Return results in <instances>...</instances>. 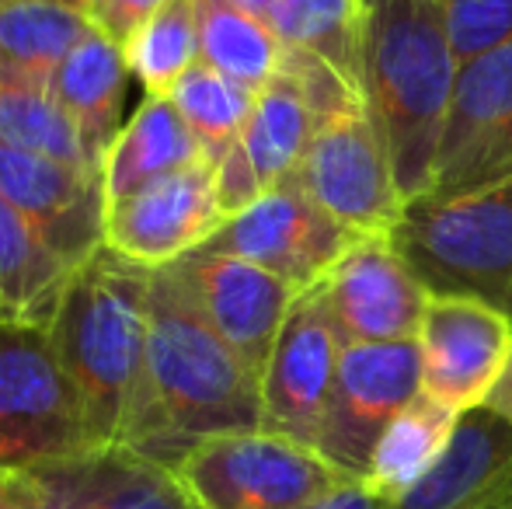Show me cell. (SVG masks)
<instances>
[{
	"mask_svg": "<svg viewBox=\"0 0 512 509\" xmlns=\"http://www.w3.org/2000/svg\"><path fill=\"white\" fill-rule=\"evenodd\" d=\"M262 429V381L196 304L175 265L150 272L147 346L122 443L175 464L216 433Z\"/></svg>",
	"mask_w": 512,
	"mask_h": 509,
	"instance_id": "1",
	"label": "cell"
},
{
	"mask_svg": "<svg viewBox=\"0 0 512 509\" xmlns=\"http://www.w3.org/2000/svg\"><path fill=\"white\" fill-rule=\"evenodd\" d=\"M457 70L436 0H366L363 102L387 143L405 206L436 182Z\"/></svg>",
	"mask_w": 512,
	"mask_h": 509,
	"instance_id": "2",
	"label": "cell"
},
{
	"mask_svg": "<svg viewBox=\"0 0 512 509\" xmlns=\"http://www.w3.org/2000/svg\"><path fill=\"white\" fill-rule=\"evenodd\" d=\"M150 272L102 248L70 276L49 339L88 412L95 443H122L143 346H147Z\"/></svg>",
	"mask_w": 512,
	"mask_h": 509,
	"instance_id": "3",
	"label": "cell"
},
{
	"mask_svg": "<svg viewBox=\"0 0 512 509\" xmlns=\"http://www.w3.org/2000/svg\"><path fill=\"white\" fill-rule=\"evenodd\" d=\"M391 245L432 297H471L512 318V175L411 199Z\"/></svg>",
	"mask_w": 512,
	"mask_h": 509,
	"instance_id": "4",
	"label": "cell"
},
{
	"mask_svg": "<svg viewBox=\"0 0 512 509\" xmlns=\"http://www.w3.org/2000/svg\"><path fill=\"white\" fill-rule=\"evenodd\" d=\"M171 468L203 509H304L356 482L317 447L269 429L206 436Z\"/></svg>",
	"mask_w": 512,
	"mask_h": 509,
	"instance_id": "5",
	"label": "cell"
},
{
	"mask_svg": "<svg viewBox=\"0 0 512 509\" xmlns=\"http://www.w3.org/2000/svg\"><path fill=\"white\" fill-rule=\"evenodd\" d=\"M98 447L74 381L46 325L0 321V468L74 457Z\"/></svg>",
	"mask_w": 512,
	"mask_h": 509,
	"instance_id": "6",
	"label": "cell"
},
{
	"mask_svg": "<svg viewBox=\"0 0 512 509\" xmlns=\"http://www.w3.org/2000/svg\"><path fill=\"white\" fill-rule=\"evenodd\" d=\"M297 178L324 213L359 238H391L405 213L387 143L363 98H349L317 123Z\"/></svg>",
	"mask_w": 512,
	"mask_h": 509,
	"instance_id": "7",
	"label": "cell"
},
{
	"mask_svg": "<svg viewBox=\"0 0 512 509\" xmlns=\"http://www.w3.org/2000/svg\"><path fill=\"white\" fill-rule=\"evenodd\" d=\"M422 394V346L408 342H352L342 346L328 415H324L317 450L363 482L370 457L391 419Z\"/></svg>",
	"mask_w": 512,
	"mask_h": 509,
	"instance_id": "8",
	"label": "cell"
},
{
	"mask_svg": "<svg viewBox=\"0 0 512 509\" xmlns=\"http://www.w3.org/2000/svg\"><path fill=\"white\" fill-rule=\"evenodd\" d=\"M359 241L349 227L310 199L297 175L272 185L248 210L234 213L203 248L248 258L283 276L297 290L317 286Z\"/></svg>",
	"mask_w": 512,
	"mask_h": 509,
	"instance_id": "9",
	"label": "cell"
},
{
	"mask_svg": "<svg viewBox=\"0 0 512 509\" xmlns=\"http://www.w3.org/2000/svg\"><path fill=\"white\" fill-rule=\"evenodd\" d=\"M0 192L70 269H81L105 248L108 196L98 168L0 140Z\"/></svg>",
	"mask_w": 512,
	"mask_h": 509,
	"instance_id": "10",
	"label": "cell"
},
{
	"mask_svg": "<svg viewBox=\"0 0 512 509\" xmlns=\"http://www.w3.org/2000/svg\"><path fill=\"white\" fill-rule=\"evenodd\" d=\"M506 175H512V39L457 70L432 192L485 189Z\"/></svg>",
	"mask_w": 512,
	"mask_h": 509,
	"instance_id": "11",
	"label": "cell"
},
{
	"mask_svg": "<svg viewBox=\"0 0 512 509\" xmlns=\"http://www.w3.org/2000/svg\"><path fill=\"white\" fill-rule=\"evenodd\" d=\"M317 123L321 112L310 95V84L286 56L279 74L255 95V109L237 143L220 157V164H213L216 196L227 220L248 210L272 185L297 175Z\"/></svg>",
	"mask_w": 512,
	"mask_h": 509,
	"instance_id": "12",
	"label": "cell"
},
{
	"mask_svg": "<svg viewBox=\"0 0 512 509\" xmlns=\"http://www.w3.org/2000/svg\"><path fill=\"white\" fill-rule=\"evenodd\" d=\"M338 360L342 335L331 321L321 286H310L293 304L262 374V429L317 447Z\"/></svg>",
	"mask_w": 512,
	"mask_h": 509,
	"instance_id": "13",
	"label": "cell"
},
{
	"mask_svg": "<svg viewBox=\"0 0 512 509\" xmlns=\"http://www.w3.org/2000/svg\"><path fill=\"white\" fill-rule=\"evenodd\" d=\"M223 224L227 213L216 196V168L203 161L108 203L105 248L143 269H164L203 248Z\"/></svg>",
	"mask_w": 512,
	"mask_h": 509,
	"instance_id": "14",
	"label": "cell"
},
{
	"mask_svg": "<svg viewBox=\"0 0 512 509\" xmlns=\"http://www.w3.org/2000/svg\"><path fill=\"white\" fill-rule=\"evenodd\" d=\"M317 286L342 346L408 342L422 335L432 293L398 255L391 238H359Z\"/></svg>",
	"mask_w": 512,
	"mask_h": 509,
	"instance_id": "15",
	"label": "cell"
},
{
	"mask_svg": "<svg viewBox=\"0 0 512 509\" xmlns=\"http://www.w3.org/2000/svg\"><path fill=\"white\" fill-rule=\"evenodd\" d=\"M422 391L453 412L481 408L512 353V318L471 297H432L422 321Z\"/></svg>",
	"mask_w": 512,
	"mask_h": 509,
	"instance_id": "16",
	"label": "cell"
},
{
	"mask_svg": "<svg viewBox=\"0 0 512 509\" xmlns=\"http://www.w3.org/2000/svg\"><path fill=\"white\" fill-rule=\"evenodd\" d=\"M175 269L216 332L262 381L279 332L304 290L248 258L209 248H196L182 262H175Z\"/></svg>",
	"mask_w": 512,
	"mask_h": 509,
	"instance_id": "17",
	"label": "cell"
},
{
	"mask_svg": "<svg viewBox=\"0 0 512 509\" xmlns=\"http://www.w3.org/2000/svg\"><path fill=\"white\" fill-rule=\"evenodd\" d=\"M42 509H203L175 468L126 443H102L25 471Z\"/></svg>",
	"mask_w": 512,
	"mask_h": 509,
	"instance_id": "18",
	"label": "cell"
},
{
	"mask_svg": "<svg viewBox=\"0 0 512 509\" xmlns=\"http://www.w3.org/2000/svg\"><path fill=\"white\" fill-rule=\"evenodd\" d=\"M384 509H512V426L485 405L464 412L436 468Z\"/></svg>",
	"mask_w": 512,
	"mask_h": 509,
	"instance_id": "19",
	"label": "cell"
},
{
	"mask_svg": "<svg viewBox=\"0 0 512 509\" xmlns=\"http://www.w3.org/2000/svg\"><path fill=\"white\" fill-rule=\"evenodd\" d=\"M206 150L168 95H143L140 109L108 143L102 178L108 203H119L168 175L203 164Z\"/></svg>",
	"mask_w": 512,
	"mask_h": 509,
	"instance_id": "20",
	"label": "cell"
},
{
	"mask_svg": "<svg viewBox=\"0 0 512 509\" xmlns=\"http://www.w3.org/2000/svg\"><path fill=\"white\" fill-rule=\"evenodd\" d=\"M129 74L133 70H129L126 49L91 28L49 77L56 102L74 119L98 161L105 157L108 143L119 136V129L126 126L122 105H126Z\"/></svg>",
	"mask_w": 512,
	"mask_h": 509,
	"instance_id": "21",
	"label": "cell"
},
{
	"mask_svg": "<svg viewBox=\"0 0 512 509\" xmlns=\"http://www.w3.org/2000/svg\"><path fill=\"white\" fill-rule=\"evenodd\" d=\"M457 422L460 412L429 398L425 391L411 398L377 440L370 471L363 478L366 492L384 506L405 496L411 485H418L439 464L457 433Z\"/></svg>",
	"mask_w": 512,
	"mask_h": 509,
	"instance_id": "22",
	"label": "cell"
},
{
	"mask_svg": "<svg viewBox=\"0 0 512 509\" xmlns=\"http://www.w3.org/2000/svg\"><path fill=\"white\" fill-rule=\"evenodd\" d=\"M74 272L0 192V321L49 328Z\"/></svg>",
	"mask_w": 512,
	"mask_h": 509,
	"instance_id": "23",
	"label": "cell"
},
{
	"mask_svg": "<svg viewBox=\"0 0 512 509\" xmlns=\"http://www.w3.org/2000/svg\"><path fill=\"white\" fill-rule=\"evenodd\" d=\"M265 25L283 49L324 60L363 95L366 0H272Z\"/></svg>",
	"mask_w": 512,
	"mask_h": 509,
	"instance_id": "24",
	"label": "cell"
},
{
	"mask_svg": "<svg viewBox=\"0 0 512 509\" xmlns=\"http://www.w3.org/2000/svg\"><path fill=\"white\" fill-rule=\"evenodd\" d=\"M0 140L102 171V161L91 154L81 129L56 102L49 81L25 74L4 60H0Z\"/></svg>",
	"mask_w": 512,
	"mask_h": 509,
	"instance_id": "25",
	"label": "cell"
},
{
	"mask_svg": "<svg viewBox=\"0 0 512 509\" xmlns=\"http://www.w3.org/2000/svg\"><path fill=\"white\" fill-rule=\"evenodd\" d=\"M196 11L199 60L251 91H262L279 74L286 49L265 18L237 7L234 0H196Z\"/></svg>",
	"mask_w": 512,
	"mask_h": 509,
	"instance_id": "26",
	"label": "cell"
},
{
	"mask_svg": "<svg viewBox=\"0 0 512 509\" xmlns=\"http://www.w3.org/2000/svg\"><path fill=\"white\" fill-rule=\"evenodd\" d=\"M91 28L84 11L53 0H0V60L49 81Z\"/></svg>",
	"mask_w": 512,
	"mask_h": 509,
	"instance_id": "27",
	"label": "cell"
},
{
	"mask_svg": "<svg viewBox=\"0 0 512 509\" xmlns=\"http://www.w3.org/2000/svg\"><path fill=\"white\" fill-rule=\"evenodd\" d=\"M255 95L258 91L230 81L227 74H220L203 60L192 63L168 91L175 109L182 112V119L203 143L209 164H220V157L237 143L251 109H255Z\"/></svg>",
	"mask_w": 512,
	"mask_h": 509,
	"instance_id": "28",
	"label": "cell"
},
{
	"mask_svg": "<svg viewBox=\"0 0 512 509\" xmlns=\"http://www.w3.org/2000/svg\"><path fill=\"white\" fill-rule=\"evenodd\" d=\"M129 70L143 84V95H168L178 77L199 63V11L196 0H168L126 46Z\"/></svg>",
	"mask_w": 512,
	"mask_h": 509,
	"instance_id": "29",
	"label": "cell"
},
{
	"mask_svg": "<svg viewBox=\"0 0 512 509\" xmlns=\"http://www.w3.org/2000/svg\"><path fill=\"white\" fill-rule=\"evenodd\" d=\"M436 4L443 11L460 67L512 39V0H436Z\"/></svg>",
	"mask_w": 512,
	"mask_h": 509,
	"instance_id": "30",
	"label": "cell"
},
{
	"mask_svg": "<svg viewBox=\"0 0 512 509\" xmlns=\"http://www.w3.org/2000/svg\"><path fill=\"white\" fill-rule=\"evenodd\" d=\"M168 0H91L88 18L95 25V32H102L105 39H112L115 46L126 49L136 39L143 25L154 18Z\"/></svg>",
	"mask_w": 512,
	"mask_h": 509,
	"instance_id": "31",
	"label": "cell"
},
{
	"mask_svg": "<svg viewBox=\"0 0 512 509\" xmlns=\"http://www.w3.org/2000/svg\"><path fill=\"white\" fill-rule=\"evenodd\" d=\"M0 509H42L25 471L0 468Z\"/></svg>",
	"mask_w": 512,
	"mask_h": 509,
	"instance_id": "32",
	"label": "cell"
},
{
	"mask_svg": "<svg viewBox=\"0 0 512 509\" xmlns=\"http://www.w3.org/2000/svg\"><path fill=\"white\" fill-rule=\"evenodd\" d=\"M304 509H384V503H377V499L366 492L363 482H349V485H342V489L331 492V496L317 499V503H310Z\"/></svg>",
	"mask_w": 512,
	"mask_h": 509,
	"instance_id": "33",
	"label": "cell"
},
{
	"mask_svg": "<svg viewBox=\"0 0 512 509\" xmlns=\"http://www.w3.org/2000/svg\"><path fill=\"white\" fill-rule=\"evenodd\" d=\"M485 408L499 415V419H506L509 426H512V353H509V360H506V370H502L499 384H495L492 394H488Z\"/></svg>",
	"mask_w": 512,
	"mask_h": 509,
	"instance_id": "34",
	"label": "cell"
},
{
	"mask_svg": "<svg viewBox=\"0 0 512 509\" xmlns=\"http://www.w3.org/2000/svg\"><path fill=\"white\" fill-rule=\"evenodd\" d=\"M234 4L244 7V11H251V14H258V18H265L269 7H272V0H234Z\"/></svg>",
	"mask_w": 512,
	"mask_h": 509,
	"instance_id": "35",
	"label": "cell"
},
{
	"mask_svg": "<svg viewBox=\"0 0 512 509\" xmlns=\"http://www.w3.org/2000/svg\"><path fill=\"white\" fill-rule=\"evenodd\" d=\"M53 4H63V7H74V11H84V14H88L91 0H53Z\"/></svg>",
	"mask_w": 512,
	"mask_h": 509,
	"instance_id": "36",
	"label": "cell"
}]
</instances>
